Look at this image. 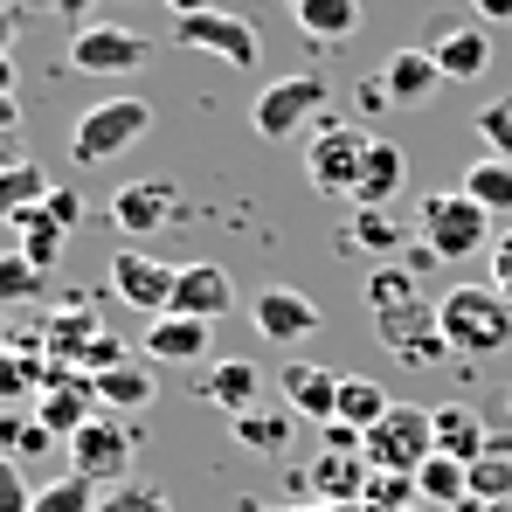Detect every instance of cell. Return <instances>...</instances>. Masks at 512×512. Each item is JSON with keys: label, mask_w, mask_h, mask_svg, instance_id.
<instances>
[{"label": "cell", "mask_w": 512, "mask_h": 512, "mask_svg": "<svg viewBox=\"0 0 512 512\" xmlns=\"http://www.w3.org/2000/svg\"><path fill=\"white\" fill-rule=\"evenodd\" d=\"M436 326H443L450 353H464V360H492V353H506V346H512V305L492 291V284H457V291L436 298Z\"/></svg>", "instance_id": "1"}, {"label": "cell", "mask_w": 512, "mask_h": 512, "mask_svg": "<svg viewBox=\"0 0 512 512\" xmlns=\"http://www.w3.org/2000/svg\"><path fill=\"white\" fill-rule=\"evenodd\" d=\"M153 132V104L146 97H104L70 125V160L77 167H111L118 153H132Z\"/></svg>", "instance_id": "2"}, {"label": "cell", "mask_w": 512, "mask_h": 512, "mask_svg": "<svg viewBox=\"0 0 512 512\" xmlns=\"http://www.w3.org/2000/svg\"><path fill=\"white\" fill-rule=\"evenodd\" d=\"M416 222H423V250L436 256V263H464V256H478L485 243H499V236H492V215H485L464 187L423 194V201H416Z\"/></svg>", "instance_id": "3"}, {"label": "cell", "mask_w": 512, "mask_h": 512, "mask_svg": "<svg viewBox=\"0 0 512 512\" xmlns=\"http://www.w3.org/2000/svg\"><path fill=\"white\" fill-rule=\"evenodd\" d=\"M360 457H367V471H402V478H416L429 457H436V416L416 409V402H395L381 423L360 436Z\"/></svg>", "instance_id": "4"}, {"label": "cell", "mask_w": 512, "mask_h": 512, "mask_svg": "<svg viewBox=\"0 0 512 512\" xmlns=\"http://www.w3.org/2000/svg\"><path fill=\"white\" fill-rule=\"evenodd\" d=\"M326 104H333V84L326 70H298V77H277L250 104L256 139H298L305 125H326Z\"/></svg>", "instance_id": "5"}, {"label": "cell", "mask_w": 512, "mask_h": 512, "mask_svg": "<svg viewBox=\"0 0 512 512\" xmlns=\"http://www.w3.org/2000/svg\"><path fill=\"white\" fill-rule=\"evenodd\" d=\"M173 42L194 49V56H215V63H229V70H256V63H263V35H256L243 14H229V7L173 14Z\"/></svg>", "instance_id": "6"}, {"label": "cell", "mask_w": 512, "mask_h": 512, "mask_svg": "<svg viewBox=\"0 0 512 512\" xmlns=\"http://www.w3.org/2000/svg\"><path fill=\"white\" fill-rule=\"evenodd\" d=\"M367 146H374V132H360V125H346V118L312 125V139H305V180H312L319 194H346V201H353L360 167H367Z\"/></svg>", "instance_id": "7"}, {"label": "cell", "mask_w": 512, "mask_h": 512, "mask_svg": "<svg viewBox=\"0 0 512 512\" xmlns=\"http://www.w3.org/2000/svg\"><path fill=\"white\" fill-rule=\"evenodd\" d=\"M132 450H139V429L118 423V416H90L77 436H70V471L90 478L97 492H111V485H132L125 471H132Z\"/></svg>", "instance_id": "8"}, {"label": "cell", "mask_w": 512, "mask_h": 512, "mask_svg": "<svg viewBox=\"0 0 512 512\" xmlns=\"http://www.w3.org/2000/svg\"><path fill=\"white\" fill-rule=\"evenodd\" d=\"M146 63H153V42H146L139 28L84 21V28L70 35V70H84V77H132V70H146Z\"/></svg>", "instance_id": "9"}, {"label": "cell", "mask_w": 512, "mask_h": 512, "mask_svg": "<svg viewBox=\"0 0 512 512\" xmlns=\"http://www.w3.org/2000/svg\"><path fill=\"white\" fill-rule=\"evenodd\" d=\"M173 270L180 263H160V256L146 250H125L104 263V284H111V298L118 305H132V312H146V319H160V312H173Z\"/></svg>", "instance_id": "10"}, {"label": "cell", "mask_w": 512, "mask_h": 512, "mask_svg": "<svg viewBox=\"0 0 512 512\" xmlns=\"http://www.w3.org/2000/svg\"><path fill=\"white\" fill-rule=\"evenodd\" d=\"M374 333H381V346H388L395 360H409V367H436V360H450V340H443V326H436V305H429V298L381 312V319H374Z\"/></svg>", "instance_id": "11"}, {"label": "cell", "mask_w": 512, "mask_h": 512, "mask_svg": "<svg viewBox=\"0 0 512 512\" xmlns=\"http://www.w3.org/2000/svg\"><path fill=\"white\" fill-rule=\"evenodd\" d=\"M250 319H256V333L277 340V346L312 340V333H319V305H312L298 284H263V291L250 298Z\"/></svg>", "instance_id": "12"}, {"label": "cell", "mask_w": 512, "mask_h": 512, "mask_svg": "<svg viewBox=\"0 0 512 512\" xmlns=\"http://www.w3.org/2000/svg\"><path fill=\"white\" fill-rule=\"evenodd\" d=\"M429 56H436L443 84H471V77L492 70V28L485 21H443L429 35Z\"/></svg>", "instance_id": "13"}, {"label": "cell", "mask_w": 512, "mask_h": 512, "mask_svg": "<svg viewBox=\"0 0 512 512\" xmlns=\"http://www.w3.org/2000/svg\"><path fill=\"white\" fill-rule=\"evenodd\" d=\"M97 409H104V402H97V381H90V374H77V367H56V374H49V388L35 395V416L56 429L63 443H70V436H77Z\"/></svg>", "instance_id": "14"}, {"label": "cell", "mask_w": 512, "mask_h": 512, "mask_svg": "<svg viewBox=\"0 0 512 512\" xmlns=\"http://www.w3.org/2000/svg\"><path fill=\"white\" fill-rule=\"evenodd\" d=\"M173 215H180L173 180H125V187L111 194V222H118L125 236H160V229H173Z\"/></svg>", "instance_id": "15"}, {"label": "cell", "mask_w": 512, "mask_h": 512, "mask_svg": "<svg viewBox=\"0 0 512 512\" xmlns=\"http://www.w3.org/2000/svg\"><path fill=\"white\" fill-rule=\"evenodd\" d=\"M340 381H346V374L319 367V360H291V367L277 374V388H284V409H291V416H305V423H319V429L340 416Z\"/></svg>", "instance_id": "16"}, {"label": "cell", "mask_w": 512, "mask_h": 512, "mask_svg": "<svg viewBox=\"0 0 512 512\" xmlns=\"http://www.w3.org/2000/svg\"><path fill=\"white\" fill-rule=\"evenodd\" d=\"M236 305V284H229V270L222 263H180L173 270V312H187V319H222Z\"/></svg>", "instance_id": "17"}, {"label": "cell", "mask_w": 512, "mask_h": 512, "mask_svg": "<svg viewBox=\"0 0 512 512\" xmlns=\"http://www.w3.org/2000/svg\"><path fill=\"white\" fill-rule=\"evenodd\" d=\"M367 457H353V450H319L312 457V471H305V499H326V506H360L367 499Z\"/></svg>", "instance_id": "18"}, {"label": "cell", "mask_w": 512, "mask_h": 512, "mask_svg": "<svg viewBox=\"0 0 512 512\" xmlns=\"http://www.w3.org/2000/svg\"><path fill=\"white\" fill-rule=\"evenodd\" d=\"M146 360L153 367H194L201 353H208V319H187V312H160V319H146Z\"/></svg>", "instance_id": "19"}, {"label": "cell", "mask_w": 512, "mask_h": 512, "mask_svg": "<svg viewBox=\"0 0 512 512\" xmlns=\"http://www.w3.org/2000/svg\"><path fill=\"white\" fill-rule=\"evenodd\" d=\"M201 395L236 423V416L263 409V367H256V360H215V367H208V381H201Z\"/></svg>", "instance_id": "20"}, {"label": "cell", "mask_w": 512, "mask_h": 512, "mask_svg": "<svg viewBox=\"0 0 512 512\" xmlns=\"http://www.w3.org/2000/svg\"><path fill=\"white\" fill-rule=\"evenodd\" d=\"M436 84H443V70H436L429 49H395V56L381 63V90H388V104H429Z\"/></svg>", "instance_id": "21"}, {"label": "cell", "mask_w": 512, "mask_h": 512, "mask_svg": "<svg viewBox=\"0 0 512 512\" xmlns=\"http://www.w3.org/2000/svg\"><path fill=\"white\" fill-rule=\"evenodd\" d=\"M436 416V450L443 457H457V464H478L485 450H492V436H485V416L471 409V402H443V409H429Z\"/></svg>", "instance_id": "22"}, {"label": "cell", "mask_w": 512, "mask_h": 512, "mask_svg": "<svg viewBox=\"0 0 512 512\" xmlns=\"http://www.w3.org/2000/svg\"><path fill=\"white\" fill-rule=\"evenodd\" d=\"M402 173H409L402 146L395 139H374L367 146V167H360V187H353V208H388L402 194Z\"/></svg>", "instance_id": "23"}, {"label": "cell", "mask_w": 512, "mask_h": 512, "mask_svg": "<svg viewBox=\"0 0 512 512\" xmlns=\"http://www.w3.org/2000/svg\"><path fill=\"white\" fill-rule=\"evenodd\" d=\"M291 21H298L312 42H326V49H333V42H353V35H360L367 7H360V0H298V7H291Z\"/></svg>", "instance_id": "24"}, {"label": "cell", "mask_w": 512, "mask_h": 512, "mask_svg": "<svg viewBox=\"0 0 512 512\" xmlns=\"http://www.w3.org/2000/svg\"><path fill=\"white\" fill-rule=\"evenodd\" d=\"M153 395H160V381H153V367H139V360H125V367L97 374V402H104V409H118V416H139Z\"/></svg>", "instance_id": "25"}, {"label": "cell", "mask_w": 512, "mask_h": 512, "mask_svg": "<svg viewBox=\"0 0 512 512\" xmlns=\"http://www.w3.org/2000/svg\"><path fill=\"white\" fill-rule=\"evenodd\" d=\"M457 187H464V194H471V201H478V208H485L492 222H499V215H512V160H499V153L471 160Z\"/></svg>", "instance_id": "26"}, {"label": "cell", "mask_w": 512, "mask_h": 512, "mask_svg": "<svg viewBox=\"0 0 512 512\" xmlns=\"http://www.w3.org/2000/svg\"><path fill=\"white\" fill-rule=\"evenodd\" d=\"M7 229H14V236H21V243H14V250L28 256V263H42V270H49V263H56V256H63V236H70V229H63V222H56V215H49V208H42V201H35V208H21V215H14V222H7Z\"/></svg>", "instance_id": "27"}, {"label": "cell", "mask_w": 512, "mask_h": 512, "mask_svg": "<svg viewBox=\"0 0 512 512\" xmlns=\"http://www.w3.org/2000/svg\"><path fill=\"white\" fill-rule=\"evenodd\" d=\"M416 492H423V506H471V464H457V457H429L423 471H416Z\"/></svg>", "instance_id": "28"}, {"label": "cell", "mask_w": 512, "mask_h": 512, "mask_svg": "<svg viewBox=\"0 0 512 512\" xmlns=\"http://www.w3.org/2000/svg\"><path fill=\"white\" fill-rule=\"evenodd\" d=\"M56 443H63V436L42 423L35 409H0V457H14V464H21V457H42V450H56Z\"/></svg>", "instance_id": "29"}, {"label": "cell", "mask_w": 512, "mask_h": 512, "mask_svg": "<svg viewBox=\"0 0 512 512\" xmlns=\"http://www.w3.org/2000/svg\"><path fill=\"white\" fill-rule=\"evenodd\" d=\"M388 409H395V402H388V388H381V381L346 374V381H340V416H333V423H346V429H360V436H367Z\"/></svg>", "instance_id": "30"}, {"label": "cell", "mask_w": 512, "mask_h": 512, "mask_svg": "<svg viewBox=\"0 0 512 512\" xmlns=\"http://www.w3.org/2000/svg\"><path fill=\"white\" fill-rule=\"evenodd\" d=\"M291 423H298L291 409H250V416L229 423V436H236L243 450H256V457H277V450L291 443Z\"/></svg>", "instance_id": "31"}, {"label": "cell", "mask_w": 512, "mask_h": 512, "mask_svg": "<svg viewBox=\"0 0 512 512\" xmlns=\"http://www.w3.org/2000/svg\"><path fill=\"white\" fill-rule=\"evenodd\" d=\"M471 499L478 506H506L512 499V443L506 436H492V450L471 464Z\"/></svg>", "instance_id": "32"}, {"label": "cell", "mask_w": 512, "mask_h": 512, "mask_svg": "<svg viewBox=\"0 0 512 512\" xmlns=\"http://www.w3.org/2000/svg\"><path fill=\"white\" fill-rule=\"evenodd\" d=\"M49 187H56V180H49L42 167H0V215L14 222V215H21V208H35Z\"/></svg>", "instance_id": "33"}, {"label": "cell", "mask_w": 512, "mask_h": 512, "mask_svg": "<svg viewBox=\"0 0 512 512\" xmlns=\"http://www.w3.org/2000/svg\"><path fill=\"white\" fill-rule=\"evenodd\" d=\"M97 499H104V492H97L90 478L63 471L56 485H42V492H35V506H28V512H97Z\"/></svg>", "instance_id": "34"}, {"label": "cell", "mask_w": 512, "mask_h": 512, "mask_svg": "<svg viewBox=\"0 0 512 512\" xmlns=\"http://www.w3.org/2000/svg\"><path fill=\"white\" fill-rule=\"evenodd\" d=\"M42 277H49L42 263H28L21 250H7L0 256V312H7V305H28V298L42 291Z\"/></svg>", "instance_id": "35"}, {"label": "cell", "mask_w": 512, "mask_h": 512, "mask_svg": "<svg viewBox=\"0 0 512 512\" xmlns=\"http://www.w3.org/2000/svg\"><path fill=\"white\" fill-rule=\"evenodd\" d=\"M478 139H485V153L512 160V90H506V97H492V104L478 111Z\"/></svg>", "instance_id": "36"}, {"label": "cell", "mask_w": 512, "mask_h": 512, "mask_svg": "<svg viewBox=\"0 0 512 512\" xmlns=\"http://www.w3.org/2000/svg\"><path fill=\"white\" fill-rule=\"evenodd\" d=\"M353 243L374 250V256H388L395 243H402V229L388 222V208H360V215H353Z\"/></svg>", "instance_id": "37"}, {"label": "cell", "mask_w": 512, "mask_h": 512, "mask_svg": "<svg viewBox=\"0 0 512 512\" xmlns=\"http://www.w3.org/2000/svg\"><path fill=\"white\" fill-rule=\"evenodd\" d=\"M97 512H173V506H167L160 485H111V492L97 499Z\"/></svg>", "instance_id": "38"}, {"label": "cell", "mask_w": 512, "mask_h": 512, "mask_svg": "<svg viewBox=\"0 0 512 512\" xmlns=\"http://www.w3.org/2000/svg\"><path fill=\"white\" fill-rule=\"evenodd\" d=\"M28 506H35V492L21 485V464L0 457V512H28Z\"/></svg>", "instance_id": "39"}, {"label": "cell", "mask_w": 512, "mask_h": 512, "mask_svg": "<svg viewBox=\"0 0 512 512\" xmlns=\"http://www.w3.org/2000/svg\"><path fill=\"white\" fill-rule=\"evenodd\" d=\"M42 208H49L63 229H77V222H84V201H77V187H49V194H42Z\"/></svg>", "instance_id": "40"}, {"label": "cell", "mask_w": 512, "mask_h": 512, "mask_svg": "<svg viewBox=\"0 0 512 512\" xmlns=\"http://www.w3.org/2000/svg\"><path fill=\"white\" fill-rule=\"evenodd\" d=\"M492 291H499V298L512 305V229L499 236V243H492Z\"/></svg>", "instance_id": "41"}, {"label": "cell", "mask_w": 512, "mask_h": 512, "mask_svg": "<svg viewBox=\"0 0 512 512\" xmlns=\"http://www.w3.org/2000/svg\"><path fill=\"white\" fill-rule=\"evenodd\" d=\"M471 21H485V28H512V0H471Z\"/></svg>", "instance_id": "42"}, {"label": "cell", "mask_w": 512, "mask_h": 512, "mask_svg": "<svg viewBox=\"0 0 512 512\" xmlns=\"http://www.w3.org/2000/svg\"><path fill=\"white\" fill-rule=\"evenodd\" d=\"M326 450H353V457H360V429H346V423H326Z\"/></svg>", "instance_id": "43"}, {"label": "cell", "mask_w": 512, "mask_h": 512, "mask_svg": "<svg viewBox=\"0 0 512 512\" xmlns=\"http://www.w3.org/2000/svg\"><path fill=\"white\" fill-rule=\"evenodd\" d=\"M14 35H21V14L0 7V56H14Z\"/></svg>", "instance_id": "44"}, {"label": "cell", "mask_w": 512, "mask_h": 512, "mask_svg": "<svg viewBox=\"0 0 512 512\" xmlns=\"http://www.w3.org/2000/svg\"><path fill=\"white\" fill-rule=\"evenodd\" d=\"M84 7H97V0H49V14H63V21H77V28H84Z\"/></svg>", "instance_id": "45"}, {"label": "cell", "mask_w": 512, "mask_h": 512, "mask_svg": "<svg viewBox=\"0 0 512 512\" xmlns=\"http://www.w3.org/2000/svg\"><path fill=\"white\" fill-rule=\"evenodd\" d=\"M14 97V56H0V104Z\"/></svg>", "instance_id": "46"}, {"label": "cell", "mask_w": 512, "mask_h": 512, "mask_svg": "<svg viewBox=\"0 0 512 512\" xmlns=\"http://www.w3.org/2000/svg\"><path fill=\"white\" fill-rule=\"evenodd\" d=\"M360 512H416V506H381V499H360Z\"/></svg>", "instance_id": "47"}, {"label": "cell", "mask_w": 512, "mask_h": 512, "mask_svg": "<svg viewBox=\"0 0 512 512\" xmlns=\"http://www.w3.org/2000/svg\"><path fill=\"white\" fill-rule=\"evenodd\" d=\"M298 512H360V506H326V499H312V506H298Z\"/></svg>", "instance_id": "48"}, {"label": "cell", "mask_w": 512, "mask_h": 512, "mask_svg": "<svg viewBox=\"0 0 512 512\" xmlns=\"http://www.w3.org/2000/svg\"><path fill=\"white\" fill-rule=\"evenodd\" d=\"M194 7H208V0H173V14H194Z\"/></svg>", "instance_id": "49"}, {"label": "cell", "mask_w": 512, "mask_h": 512, "mask_svg": "<svg viewBox=\"0 0 512 512\" xmlns=\"http://www.w3.org/2000/svg\"><path fill=\"white\" fill-rule=\"evenodd\" d=\"M243 512H298V506H243Z\"/></svg>", "instance_id": "50"}, {"label": "cell", "mask_w": 512, "mask_h": 512, "mask_svg": "<svg viewBox=\"0 0 512 512\" xmlns=\"http://www.w3.org/2000/svg\"><path fill=\"white\" fill-rule=\"evenodd\" d=\"M7 346H14V333H7V319H0V353H7Z\"/></svg>", "instance_id": "51"}, {"label": "cell", "mask_w": 512, "mask_h": 512, "mask_svg": "<svg viewBox=\"0 0 512 512\" xmlns=\"http://www.w3.org/2000/svg\"><path fill=\"white\" fill-rule=\"evenodd\" d=\"M485 512H512V499H506V506H485Z\"/></svg>", "instance_id": "52"}, {"label": "cell", "mask_w": 512, "mask_h": 512, "mask_svg": "<svg viewBox=\"0 0 512 512\" xmlns=\"http://www.w3.org/2000/svg\"><path fill=\"white\" fill-rule=\"evenodd\" d=\"M270 7H298V0H270Z\"/></svg>", "instance_id": "53"}, {"label": "cell", "mask_w": 512, "mask_h": 512, "mask_svg": "<svg viewBox=\"0 0 512 512\" xmlns=\"http://www.w3.org/2000/svg\"><path fill=\"white\" fill-rule=\"evenodd\" d=\"M416 512H436V506H416Z\"/></svg>", "instance_id": "54"}, {"label": "cell", "mask_w": 512, "mask_h": 512, "mask_svg": "<svg viewBox=\"0 0 512 512\" xmlns=\"http://www.w3.org/2000/svg\"><path fill=\"white\" fill-rule=\"evenodd\" d=\"M506 409H512V395H506Z\"/></svg>", "instance_id": "55"}, {"label": "cell", "mask_w": 512, "mask_h": 512, "mask_svg": "<svg viewBox=\"0 0 512 512\" xmlns=\"http://www.w3.org/2000/svg\"><path fill=\"white\" fill-rule=\"evenodd\" d=\"M0 7H7V0H0Z\"/></svg>", "instance_id": "56"}]
</instances>
